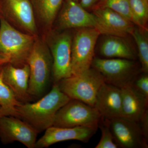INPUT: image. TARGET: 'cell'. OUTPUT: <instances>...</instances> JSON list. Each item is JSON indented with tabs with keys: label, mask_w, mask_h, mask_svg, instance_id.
<instances>
[{
	"label": "cell",
	"mask_w": 148,
	"mask_h": 148,
	"mask_svg": "<svg viewBox=\"0 0 148 148\" xmlns=\"http://www.w3.org/2000/svg\"><path fill=\"white\" fill-rule=\"evenodd\" d=\"M70 99L61 91L58 83H54L50 92L39 101L18 106V117L39 133L53 126L57 112Z\"/></svg>",
	"instance_id": "cell-1"
},
{
	"label": "cell",
	"mask_w": 148,
	"mask_h": 148,
	"mask_svg": "<svg viewBox=\"0 0 148 148\" xmlns=\"http://www.w3.org/2000/svg\"><path fill=\"white\" fill-rule=\"evenodd\" d=\"M131 84L135 90L148 101V73H143L140 75H138Z\"/></svg>",
	"instance_id": "cell-25"
},
{
	"label": "cell",
	"mask_w": 148,
	"mask_h": 148,
	"mask_svg": "<svg viewBox=\"0 0 148 148\" xmlns=\"http://www.w3.org/2000/svg\"><path fill=\"white\" fill-rule=\"evenodd\" d=\"M64 0H30L40 36L45 38L52 30Z\"/></svg>",
	"instance_id": "cell-17"
},
{
	"label": "cell",
	"mask_w": 148,
	"mask_h": 148,
	"mask_svg": "<svg viewBox=\"0 0 148 148\" xmlns=\"http://www.w3.org/2000/svg\"><path fill=\"white\" fill-rule=\"evenodd\" d=\"M80 4L86 9H92L97 5L100 0H79Z\"/></svg>",
	"instance_id": "cell-26"
},
{
	"label": "cell",
	"mask_w": 148,
	"mask_h": 148,
	"mask_svg": "<svg viewBox=\"0 0 148 148\" xmlns=\"http://www.w3.org/2000/svg\"><path fill=\"white\" fill-rule=\"evenodd\" d=\"M74 1H75L77 2H79V0H73Z\"/></svg>",
	"instance_id": "cell-28"
},
{
	"label": "cell",
	"mask_w": 148,
	"mask_h": 148,
	"mask_svg": "<svg viewBox=\"0 0 148 148\" xmlns=\"http://www.w3.org/2000/svg\"><path fill=\"white\" fill-rule=\"evenodd\" d=\"M94 107L104 119L121 118V88L104 82L98 90Z\"/></svg>",
	"instance_id": "cell-16"
},
{
	"label": "cell",
	"mask_w": 148,
	"mask_h": 148,
	"mask_svg": "<svg viewBox=\"0 0 148 148\" xmlns=\"http://www.w3.org/2000/svg\"><path fill=\"white\" fill-rule=\"evenodd\" d=\"M102 118L95 107L71 99L57 112L53 126L66 127L88 126L98 128Z\"/></svg>",
	"instance_id": "cell-7"
},
{
	"label": "cell",
	"mask_w": 148,
	"mask_h": 148,
	"mask_svg": "<svg viewBox=\"0 0 148 148\" xmlns=\"http://www.w3.org/2000/svg\"><path fill=\"white\" fill-rule=\"evenodd\" d=\"M4 82L12 90L18 101L29 103L32 96L29 92L30 71L28 64L17 67L7 63L0 70Z\"/></svg>",
	"instance_id": "cell-15"
},
{
	"label": "cell",
	"mask_w": 148,
	"mask_h": 148,
	"mask_svg": "<svg viewBox=\"0 0 148 148\" xmlns=\"http://www.w3.org/2000/svg\"><path fill=\"white\" fill-rule=\"evenodd\" d=\"M98 127L101 131V137L100 141L95 146V148H118L119 146L115 140L108 124L102 118L99 123Z\"/></svg>",
	"instance_id": "cell-24"
},
{
	"label": "cell",
	"mask_w": 148,
	"mask_h": 148,
	"mask_svg": "<svg viewBox=\"0 0 148 148\" xmlns=\"http://www.w3.org/2000/svg\"><path fill=\"white\" fill-rule=\"evenodd\" d=\"M100 54L106 58H119L135 60L136 54L123 37L106 35L99 48Z\"/></svg>",
	"instance_id": "cell-19"
},
{
	"label": "cell",
	"mask_w": 148,
	"mask_h": 148,
	"mask_svg": "<svg viewBox=\"0 0 148 148\" xmlns=\"http://www.w3.org/2000/svg\"><path fill=\"white\" fill-rule=\"evenodd\" d=\"M105 82L103 76L92 68L58 83L61 91L70 99H75L94 107L97 93Z\"/></svg>",
	"instance_id": "cell-4"
},
{
	"label": "cell",
	"mask_w": 148,
	"mask_h": 148,
	"mask_svg": "<svg viewBox=\"0 0 148 148\" xmlns=\"http://www.w3.org/2000/svg\"><path fill=\"white\" fill-rule=\"evenodd\" d=\"M105 119L119 147H148V138L144 135L138 122L131 121L122 118Z\"/></svg>",
	"instance_id": "cell-12"
},
{
	"label": "cell",
	"mask_w": 148,
	"mask_h": 148,
	"mask_svg": "<svg viewBox=\"0 0 148 148\" xmlns=\"http://www.w3.org/2000/svg\"><path fill=\"white\" fill-rule=\"evenodd\" d=\"M92 14L96 18V29L101 34L123 37L131 35L134 24L119 14L106 8L95 7Z\"/></svg>",
	"instance_id": "cell-13"
},
{
	"label": "cell",
	"mask_w": 148,
	"mask_h": 148,
	"mask_svg": "<svg viewBox=\"0 0 148 148\" xmlns=\"http://www.w3.org/2000/svg\"><path fill=\"white\" fill-rule=\"evenodd\" d=\"M94 14L73 0H64L56 19L53 29L64 31L84 28H96Z\"/></svg>",
	"instance_id": "cell-10"
},
{
	"label": "cell",
	"mask_w": 148,
	"mask_h": 148,
	"mask_svg": "<svg viewBox=\"0 0 148 148\" xmlns=\"http://www.w3.org/2000/svg\"><path fill=\"white\" fill-rule=\"evenodd\" d=\"M97 130L88 126L66 127L52 126L46 130L44 135L37 140L35 148H47L56 143L68 140H76L87 143Z\"/></svg>",
	"instance_id": "cell-14"
},
{
	"label": "cell",
	"mask_w": 148,
	"mask_h": 148,
	"mask_svg": "<svg viewBox=\"0 0 148 148\" xmlns=\"http://www.w3.org/2000/svg\"><path fill=\"white\" fill-rule=\"evenodd\" d=\"M38 132L27 122L13 116L0 117V140L3 144L18 142L35 148Z\"/></svg>",
	"instance_id": "cell-11"
},
{
	"label": "cell",
	"mask_w": 148,
	"mask_h": 148,
	"mask_svg": "<svg viewBox=\"0 0 148 148\" xmlns=\"http://www.w3.org/2000/svg\"><path fill=\"white\" fill-rule=\"evenodd\" d=\"M100 32L93 28L76 29L73 35L71 51L72 75L91 68Z\"/></svg>",
	"instance_id": "cell-8"
},
{
	"label": "cell",
	"mask_w": 148,
	"mask_h": 148,
	"mask_svg": "<svg viewBox=\"0 0 148 148\" xmlns=\"http://www.w3.org/2000/svg\"><path fill=\"white\" fill-rule=\"evenodd\" d=\"M121 117L127 120L139 122L148 112V101L131 84L121 88Z\"/></svg>",
	"instance_id": "cell-18"
},
{
	"label": "cell",
	"mask_w": 148,
	"mask_h": 148,
	"mask_svg": "<svg viewBox=\"0 0 148 148\" xmlns=\"http://www.w3.org/2000/svg\"><path fill=\"white\" fill-rule=\"evenodd\" d=\"M91 66L102 75L105 82L120 88L131 84L139 75L135 60L96 57Z\"/></svg>",
	"instance_id": "cell-6"
},
{
	"label": "cell",
	"mask_w": 148,
	"mask_h": 148,
	"mask_svg": "<svg viewBox=\"0 0 148 148\" xmlns=\"http://www.w3.org/2000/svg\"><path fill=\"white\" fill-rule=\"evenodd\" d=\"M69 30L52 29L45 38L52 58V74L54 83L72 76L73 35Z\"/></svg>",
	"instance_id": "cell-5"
},
{
	"label": "cell",
	"mask_w": 148,
	"mask_h": 148,
	"mask_svg": "<svg viewBox=\"0 0 148 148\" xmlns=\"http://www.w3.org/2000/svg\"><path fill=\"white\" fill-rule=\"evenodd\" d=\"M22 103L5 83L0 71V117L13 116L19 118L17 107Z\"/></svg>",
	"instance_id": "cell-20"
},
{
	"label": "cell",
	"mask_w": 148,
	"mask_h": 148,
	"mask_svg": "<svg viewBox=\"0 0 148 148\" xmlns=\"http://www.w3.org/2000/svg\"><path fill=\"white\" fill-rule=\"evenodd\" d=\"M95 7L110 9L137 25V22L132 13L128 0H100Z\"/></svg>",
	"instance_id": "cell-22"
},
{
	"label": "cell",
	"mask_w": 148,
	"mask_h": 148,
	"mask_svg": "<svg viewBox=\"0 0 148 148\" xmlns=\"http://www.w3.org/2000/svg\"><path fill=\"white\" fill-rule=\"evenodd\" d=\"M132 13L137 22V25L147 30L148 0H128Z\"/></svg>",
	"instance_id": "cell-23"
},
{
	"label": "cell",
	"mask_w": 148,
	"mask_h": 148,
	"mask_svg": "<svg viewBox=\"0 0 148 148\" xmlns=\"http://www.w3.org/2000/svg\"><path fill=\"white\" fill-rule=\"evenodd\" d=\"M8 63H10V61L8 58L0 55V70L5 64Z\"/></svg>",
	"instance_id": "cell-27"
},
{
	"label": "cell",
	"mask_w": 148,
	"mask_h": 148,
	"mask_svg": "<svg viewBox=\"0 0 148 148\" xmlns=\"http://www.w3.org/2000/svg\"><path fill=\"white\" fill-rule=\"evenodd\" d=\"M0 18L24 33L39 35L30 0H0Z\"/></svg>",
	"instance_id": "cell-9"
},
{
	"label": "cell",
	"mask_w": 148,
	"mask_h": 148,
	"mask_svg": "<svg viewBox=\"0 0 148 148\" xmlns=\"http://www.w3.org/2000/svg\"><path fill=\"white\" fill-rule=\"evenodd\" d=\"M27 64L30 71L29 92L31 96H40L47 85L52 73V58L45 40L37 36Z\"/></svg>",
	"instance_id": "cell-2"
},
{
	"label": "cell",
	"mask_w": 148,
	"mask_h": 148,
	"mask_svg": "<svg viewBox=\"0 0 148 148\" xmlns=\"http://www.w3.org/2000/svg\"><path fill=\"white\" fill-rule=\"evenodd\" d=\"M147 30L137 26L134 27L131 35L133 36L138 49L141 71L144 73H148V38Z\"/></svg>",
	"instance_id": "cell-21"
},
{
	"label": "cell",
	"mask_w": 148,
	"mask_h": 148,
	"mask_svg": "<svg viewBox=\"0 0 148 148\" xmlns=\"http://www.w3.org/2000/svg\"><path fill=\"white\" fill-rule=\"evenodd\" d=\"M37 36L19 31L0 18V55L14 66L27 64Z\"/></svg>",
	"instance_id": "cell-3"
}]
</instances>
